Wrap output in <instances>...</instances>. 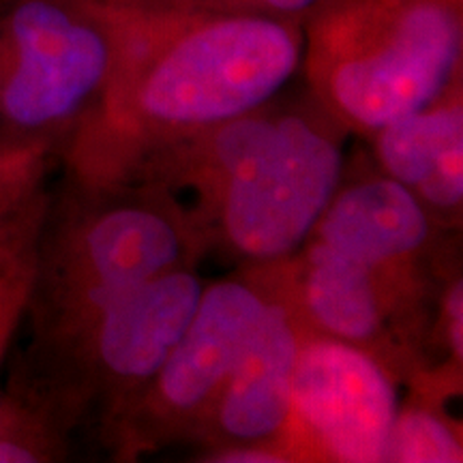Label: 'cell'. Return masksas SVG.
<instances>
[{
  "mask_svg": "<svg viewBox=\"0 0 463 463\" xmlns=\"http://www.w3.org/2000/svg\"><path fill=\"white\" fill-rule=\"evenodd\" d=\"M375 155L386 176L408 187L438 225H455L463 204L461 84L430 108L382 127Z\"/></svg>",
  "mask_w": 463,
  "mask_h": 463,
  "instance_id": "cell-12",
  "label": "cell"
},
{
  "mask_svg": "<svg viewBox=\"0 0 463 463\" xmlns=\"http://www.w3.org/2000/svg\"><path fill=\"white\" fill-rule=\"evenodd\" d=\"M307 335L289 294L283 300L270 294L198 439L211 450L269 447L288 457L294 373Z\"/></svg>",
  "mask_w": 463,
  "mask_h": 463,
  "instance_id": "cell-9",
  "label": "cell"
},
{
  "mask_svg": "<svg viewBox=\"0 0 463 463\" xmlns=\"http://www.w3.org/2000/svg\"><path fill=\"white\" fill-rule=\"evenodd\" d=\"M204 288L194 264L153 277L73 333L22 352L0 392L69 442L78 430L101 439L181 341Z\"/></svg>",
  "mask_w": 463,
  "mask_h": 463,
  "instance_id": "cell-5",
  "label": "cell"
},
{
  "mask_svg": "<svg viewBox=\"0 0 463 463\" xmlns=\"http://www.w3.org/2000/svg\"><path fill=\"white\" fill-rule=\"evenodd\" d=\"M67 164L61 187L45 194L34 236L24 350L65 337L153 277L194 264L200 249L198 228L164 189Z\"/></svg>",
  "mask_w": 463,
  "mask_h": 463,
  "instance_id": "cell-2",
  "label": "cell"
},
{
  "mask_svg": "<svg viewBox=\"0 0 463 463\" xmlns=\"http://www.w3.org/2000/svg\"><path fill=\"white\" fill-rule=\"evenodd\" d=\"M269 297L266 283L253 279L206 286L181 341L153 380L120 410L101 442L114 455L133 457L198 439Z\"/></svg>",
  "mask_w": 463,
  "mask_h": 463,
  "instance_id": "cell-7",
  "label": "cell"
},
{
  "mask_svg": "<svg viewBox=\"0 0 463 463\" xmlns=\"http://www.w3.org/2000/svg\"><path fill=\"white\" fill-rule=\"evenodd\" d=\"M120 43L99 0H0V165L65 159L101 125Z\"/></svg>",
  "mask_w": 463,
  "mask_h": 463,
  "instance_id": "cell-3",
  "label": "cell"
},
{
  "mask_svg": "<svg viewBox=\"0 0 463 463\" xmlns=\"http://www.w3.org/2000/svg\"><path fill=\"white\" fill-rule=\"evenodd\" d=\"M397 412L391 369L345 341L307 335L294 373L286 453L288 439L303 431L328 459L384 461Z\"/></svg>",
  "mask_w": 463,
  "mask_h": 463,
  "instance_id": "cell-8",
  "label": "cell"
},
{
  "mask_svg": "<svg viewBox=\"0 0 463 463\" xmlns=\"http://www.w3.org/2000/svg\"><path fill=\"white\" fill-rule=\"evenodd\" d=\"M118 11L123 43L114 89L101 125L71 153L78 157H112L258 112L303 69V22Z\"/></svg>",
  "mask_w": 463,
  "mask_h": 463,
  "instance_id": "cell-1",
  "label": "cell"
},
{
  "mask_svg": "<svg viewBox=\"0 0 463 463\" xmlns=\"http://www.w3.org/2000/svg\"><path fill=\"white\" fill-rule=\"evenodd\" d=\"M303 26V69L339 125L375 133L461 84V0H331Z\"/></svg>",
  "mask_w": 463,
  "mask_h": 463,
  "instance_id": "cell-4",
  "label": "cell"
},
{
  "mask_svg": "<svg viewBox=\"0 0 463 463\" xmlns=\"http://www.w3.org/2000/svg\"><path fill=\"white\" fill-rule=\"evenodd\" d=\"M289 277V300L309 333L345 341L375 356L412 289L316 241H307ZM378 358V356H375Z\"/></svg>",
  "mask_w": 463,
  "mask_h": 463,
  "instance_id": "cell-11",
  "label": "cell"
},
{
  "mask_svg": "<svg viewBox=\"0 0 463 463\" xmlns=\"http://www.w3.org/2000/svg\"><path fill=\"white\" fill-rule=\"evenodd\" d=\"M137 14H215L269 15L303 22L331 0H99Z\"/></svg>",
  "mask_w": 463,
  "mask_h": 463,
  "instance_id": "cell-15",
  "label": "cell"
},
{
  "mask_svg": "<svg viewBox=\"0 0 463 463\" xmlns=\"http://www.w3.org/2000/svg\"><path fill=\"white\" fill-rule=\"evenodd\" d=\"M337 120L317 106H275L262 140L232 170L206 225L234 256L277 264L303 249L344 178Z\"/></svg>",
  "mask_w": 463,
  "mask_h": 463,
  "instance_id": "cell-6",
  "label": "cell"
},
{
  "mask_svg": "<svg viewBox=\"0 0 463 463\" xmlns=\"http://www.w3.org/2000/svg\"><path fill=\"white\" fill-rule=\"evenodd\" d=\"M208 461L217 463H281L289 461L281 450L269 447H225L211 450Z\"/></svg>",
  "mask_w": 463,
  "mask_h": 463,
  "instance_id": "cell-18",
  "label": "cell"
},
{
  "mask_svg": "<svg viewBox=\"0 0 463 463\" xmlns=\"http://www.w3.org/2000/svg\"><path fill=\"white\" fill-rule=\"evenodd\" d=\"M45 165H0V225L24 213L45 194Z\"/></svg>",
  "mask_w": 463,
  "mask_h": 463,
  "instance_id": "cell-16",
  "label": "cell"
},
{
  "mask_svg": "<svg viewBox=\"0 0 463 463\" xmlns=\"http://www.w3.org/2000/svg\"><path fill=\"white\" fill-rule=\"evenodd\" d=\"M436 228L412 191L382 174L339 184L309 241L422 292L420 258Z\"/></svg>",
  "mask_w": 463,
  "mask_h": 463,
  "instance_id": "cell-10",
  "label": "cell"
},
{
  "mask_svg": "<svg viewBox=\"0 0 463 463\" xmlns=\"http://www.w3.org/2000/svg\"><path fill=\"white\" fill-rule=\"evenodd\" d=\"M444 307H442V328L447 335L450 354L457 358L461 364L463 358V286L461 279L457 277L450 281L447 292H444Z\"/></svg>",
  "mask_w": 463,
  "mask_h": 463,
  "instance_id": "cell-17",
  "label": "cell"
},
{
  "mask_svg": "<svg viewBox=\"0 0 463 463\" xmlns=\"http://www.w3.org/2000/svg\"><path fill=\"white\" fill-rule=\"evenodd\" d=\"M45 204V202H43ZM43 206L0 228V369L22 328L33 275V251Z\"/></svg>",
  "mask_w": 463,
  "mask_h": 463,
  "instance_id": "cell-13",
  "label": "cell"
},
{
  "mask_svg": "<svg viewBox=\"0 0 463 463\" xmlns=\"http://www.w3.org/2000/svg\"><path fill=\"white\" fill-rule=\"evenodd\" d=\"M461 438L453 425L422 405L399 410L386 444L384 461L453 463L463 459Z\"/></svg>",
  "mask_w": 463,
  "mask_h": 463,
  "instance_id": "cell-14",
  "label": "cell"
}]
</instances>
